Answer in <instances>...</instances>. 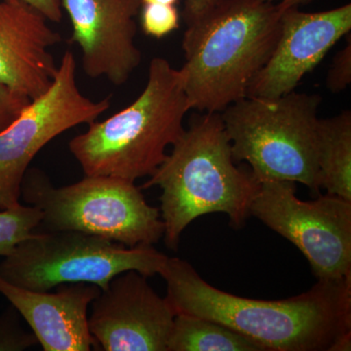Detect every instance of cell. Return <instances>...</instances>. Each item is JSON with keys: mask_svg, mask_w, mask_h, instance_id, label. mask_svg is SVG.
Instances as JSON below:
<instances>
[{"mask_svg": "<svg viewBox=\"0 0 351 351\" xmlns=\"http://www.w3.org/2000/svg\"><path fill=\"white\" fill-rule=\"evenodd\" d=\"M175 315L216 321L263 351H330L351 332V276L321 281L304 294L278 301L248 299L206 282L186 261L169 258L159 272Z\"/></svg>", "mask_w": 351, "mask_h": 351, "instance_id": "cell-1", "label": "cell"}, {"mask_svg": "<svg viewBox=\"0 0 351 351\" xmlns=\"http://www.w3.org/2000/svg\"><path fill=\"white\" fill-rule=\"evenodd\" d=\"M172 151L141 189L162 191L160 214L164 242L177 250L182 233L195 219L223 213L230 225L241 228L261 182L252 171L240 169L219 113L195 115Z\"/></svg>", "mask_w": 351, "mask_h": 351, "instance_id": "cell-2", "label": "cell"}, {"mask_svg": "<svg viewBox=\"0 0 351 351\" xmlns=\"http://www.w3.org/2000/svg\"><path fill=\"white\" fill-rule=\"evenodd\" d=\"M287 8L279 2L223 0L186 25L179 69L191 110L219 113L246 97L269 61Z\"/></svg>", "mask_w": 351, "mask_h": 351, "instance_id": "cell-3", "label": "cell"}, {"mask_svg": "<svg viewBox=\"0 0 351 351\" xmlns=\"http://www.w3.org/2000/svg\"><path fill=\"white\" fill-rule=\"evenodd\" d=\"M189 107L179 69L163 58L152 60L147 85L137 99L87 131L69 147L85 176L135 182L151 177L165 160L166 149L181 137Z\"/></svg>", "mask_w": 351, "mask_h": 351, "instance_id": "cell-4", "label": "cell"}, {"mask_svg": "<svg viewBox=\"0 0 351 351\" xmlns=\"http://www.w3.org/2000/svg\"><path fill=\"white\" fill-rule=\"evenodd\" d=\"M319 95L244 97L219 112L235 163L246 161L258 180L301 182L319 191Z\"/></svg>", "mask_w": 351, "mask_h": 351, "instance_id": "cell-5", "label": "cell"}, {"mask_svg": "<svg viewBox=\"0 0 351 351\" xmlns=\"http://www.w3.org/2000/svg\"><path fill=\"white\" fill-rule=\"evenodd\" d=\"M21 198L43 214L44 230H75L125 245H154L164 235L160 210L145 200L135 182L85 176L56 188L38 168H29Z\"/></svg>", "mask_w": 351, "mask_h": 351, "instance_id": "cell-6", "label": "cell"}, {"mask_svg": "<svg viewBox=\"0 0 351 351\" xmlns=\"http://www.w3.org/2000/svg\"><path fill=\"white\" fill-rule=\"evenodd\" d=\"M168 256L152 245H125L75 230L34 232L0 263V277L19 287L47 292L71 283L107 287L113 277L136 270L159 274Z\"/></svg>", "mask_w": 351, "mask_h": 351, "instance_id": "cell-7", "label": "cell"}, {"mask_svg": "<svg viewBox=\"0 0 351 351\" xmlns=\"http://www.w3.org/2000/svg\"><path fill=\"white\" fill-rule=\"evenodd\" d=\"M251 216L304 254L321 281L351 276V202L327 195L313 201L295 195V182L263 180Z\"/></svg>", "mask_w": 351, "mask_h": 351, "instance_id": "cell-8", "label": "cell"}, {"mask_svg": "<svg viewBox=\"0 0 351 351\" xmlns=\"http://www.w3.org/2000/svg\"><path fill=\"white\" fill-rule=\"evenodd\" d=\"M110 107L108 98L93 101L82 94L75 55L66 51L49 89L0 133V209L20 204L25 172L46 145L73 127L88 125Z\"/></svg>", "mask_w": 351, "mask_h": 351, "instance_id": "cell-9", "label": "cell"}, {"mask_svg": "<svg viewBox=\"0 0 351 351\" xmlns=\"http://www.w3.org/2000/svg\"><path fill=\"white\" fill-rule=\"evenodd\" d=\"M89 329L106 351H167L175 313L147 277L128 270L113 277L92 302Z\"/></svg>", "mask_w": 351, "mask_h": 351, "instance_id": "cell-10", "label": "cell"}, {"mask_svg": "<svg viewBox=\"0 0 351 351\" xmlns=\"http://www.w3.org/2000/svg\"><path fill=\"white\" fill-rule=\"evenodd\" d=\"M350 29V3L316 13L302 12L298 6L286 8L274 52L251 82L246 97L274 99L295 91L302 78Z\"/></svg>", "mask_w": 351, "mask_h": 351, "instance_id": "cell-11", "label": "cell"}, {"mask_svg": "<svg viewBox=\"0 0 351 351\" xmlns=\"http://www.w3.org/2000/svg\"><path fill=\"white\" fill-rule=\"evenodd\" d=\"M62 6L86 75L106 77L115 86L128 82L142 61L135 44L142 0H62Z\"/></svg>", "mask_w": 351, "mask_h": 351, "instance_id": "cell-12", "label": "cell"}, {"mask_svg": "<svg viewBox=\"0 0 351 351\" xmlns=\"http://www.w3.org/2000/svg\"><path fill=\"white\" fill-rule=\"evenodd\" d=\"M61 36L31 6L0 0V83L31 100L45 93L58 66L50 48Z\"/></svg>", "mask_w": 351, "mask_h": 351, "instance_id": "cell-13", "label": "cell"}, {"mask_svg": "<svg viewBox=\"0 0 351 351\" xmlns=\"http://www.w3.org/2000/svg\"><path fill=\"white\" fill-rule=\"evenodd\" d=\"M89 283L63 284L55 293L19 287L0 277L5 297L31 327L44 351H89L98 343L90 332L88 307L100 293Z\"/></svg>", "mask_w": 351, "mask_h": 351, "instance_id": "cell-14", "label": "cell"}, {"mask_svg": "<svg viewBox=\"0 0 351 351\" xmlns=\"http://www.w3.org/2000/svg\"><path fill=\"white\" fill-rule=\"evenodd\" d=\"M317 166L320 189L351 202V112L318 119Z\"/></svg>", "mask_w": 351, "mask_h": 351, "instance_id": "cell-15", "label": "cell"}, {"mask_svg": "<svg viewBox=\"0 0 351 351\" xmlns=\"http://www.w3.org/2000/svg\"><path fill=\"white\" fill-rule=\"evenodd\" d=\"M167 351H263L257 343L216 321L177 314Z\"/></svg>", "mask_w": 351, "mask_h": 351, "instance_id": "cell-16", "label": "cell"}, {"mask_svg": "<svg viewBox=\"0 0 351 351\" xmlns=\"http://www.w3.org/2000/svg\"><path fill=\"white\" fill-rule=\"evenodd\" d=\"M43 214L38 208L17 206L0 211V257L10 255L14 249L31 237L40 226Z\"/></svg>", "mask_w": 351, "mask_h": 351, "instance_id": "cell-17", "label": "cell"}, {"mask_svg": "<svg viewBox=\"0 0 351 351\" xmlns=\"http://www.w3.org/2000/svg\"><path fill=\"white\" fill-rule=\"evenodd\" d=\"M141 8V24L147 36L162 38L179 29L180 14L175 5L149 3Z\"/></svg>", "mask_w": 351, "mask_h": 351, "instance_id": "cell-18", "label": "cell"}, {"mask_svg": "<svg viewBox=\"0 0 351 351\" xmlns=\"http://www.w3.org/2000/svg\"><path fill=\"white\" fill-rule=\"evenodd\" d=\"M34 332L25 331L12 306L0 315V351H22L38 345Z\"/></svg>", "mask_w": 351, "mask_h": 351, "instance_id": "cell-19", "label": "cell"}, {"mask_svg": "<svg viewBox=\"0 0 351 351\" xmlns=\"http://www.w3.org/2000/svg\"><path fill=\"white\" fill-rule=\"evenodd\" d=\"M31 101L25 94L0 83V133L19 117Z\"/></svg>", "mask_w": 351, "mask_h": 351, "instance_id": "cell-20", "label": "cell"}, {"mask_svg": "<svg viewBox=\"0 0 351 351\" xmlns=\"http://www.w3.org/2000/svg\"><path fill=\"white\" fill-rule=\"evenodd\" d=\"M328 89L334 93L345 90L351 82V40L348 36V43L343 49L339 51L334 58L332 68L327 76Z\"/></svg>", "mask_w": 351, "mask_h": 351, "instance_id": "cell-21", "label": "cell"}, {"mask_svg": "<svg viewBox=\"0 0 351 351\" xmlns=\"http://www.w3.org/2000/svg\"><path fill=\"white\" fill-rule=\"evenodd\" d=\"M221 1L223 0H186L182 16L186 25L199 20Z\"/></svg>", "mask_w": 351, "mask_h": 351, "instance_id": "cell-22", "label": "cell"}, {"mask_svg": "<svg viewBox=\"0 0 351 351\" xmlns=\"http://www.w3.org/2000/svg\"><path fill=\"white\" fill-rule=\"evenodd\" d=\"M40 13L47 21L59 23L63 18L62 0H17Z\"/></svg>", "mask_w": 351, "mask_h": 351, "instance_id": "cell-23", "label": "cell"}, {"mask_svg": "<svg viewBox=\"0 0 351 351\" xmlns=\"http://www.w3.org/2000/svg\"><path fill=\"white\" fill-rule=\"evenodd\" d=\"M258 1L274 2L276 1V0H258ZM311 1H313V0H279V2L282 3L284 6L287 7V8H289V7L298 6L302 3H307V2Z\"/></svg>", "mask_w": 351, "mask_h": 351, "instance_id": "cell-24", "label": "cell"}, {"mask_svg": "<svg viewBox=\"0 0 351 351\" xmlns=\"http://www.w3.org/2000/svg\"><path fill=\"white\" fill-rule=\"evenodd\" d=\"M179 0H142V4L157 3V4H169L175 5Z\"/></svg>", "mask_w": 351, "mask_h": 351, "instance_id": "cell-25", "label": "cell"}]
</instances>
